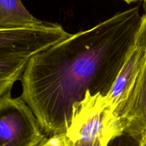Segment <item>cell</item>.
<instances>
[{"label":"cell","mask_w":146,"mask_h":146,"mask_svg":"<svg viewBox=\"0 0 146 146\" xmlns=\"http://www.w3.org/2000/svg\"><path fill=\"white\" fill-rule=\"evenodd\" d=\"M141 19L138 7L118 12L30 59L21 97L46 135L66 133L87 92L106 96L135 44Z\"/></svg>","instance_id":"6da1fadb"},{"label":"cell","mask_w":146,"mask_h":146,"mask_svg":"<svg viewBox=\"0 0 146 146\" xmlns=\"http://www.w3.org/2000/svg\"><path fill=\"white\" fill-rule=\"evenodd\" d=\"M48 137L25 101L9 92L0 98V146H39Z\"/></svg>","instance_id":"7a4b0ae2"},{"label":"cell","mask_w":146,"mask_h":146,"mask_svg":"<svg viewBox=\"0 0 146 146\" xmlns=\"http://www.w3.org/2000/svg\"><path fill=\"white\" fill-rule=\"evenodd\" d=\"M71 35L61 25L51 22L34 28L0 29V58H31Z\"/></svg>","instance_id":"3957f363"},{"label":"cell","mask_w":146,"mask_h":146,"mask_svg":"<svg viewBox=\"0 0 146 146\" xmlns=\"http://www.w3.org/2000/svg\"><path fill=\"white\" fill-rule=\"evenodd\" d=\"M123 134L138 142L146 134V62L127 101L104 127L108 142Z\"/></svg>","instance_id":"277c9868"},{"label":"cell","mask_w":146,"mask_h":146,"mask_svg":"<svg viewBox=\"0 0 146 146\" xmlns=\"http://www.w3.org/2000/svg\"><path fill=\"white\" fill-rule=\"evenodd\" d=\"M145 62L146 52L134 44L109 92L105 96L104 127L127 101Z\"/></svg>","instance_id":"5b68a950"},{"label":"cell","mask_w":146,"mask_h":146,"mask_svg":"<svg viewBox=\"0 0 146 146\" xmlns=\"http://www.w3.org/2000/svg\"><path fill=\"white\" fill-rule=\"evenodd\" d=\"M48 23L34 17L21 0H0V29L34 28Z\"/></svg>","instance_id":"8992f818"},{"label":"cell","mask_w":146,"mask_h":146,"mask_svg":"<svg viewBox=\"0 0 146 146\" xmlns=\"http://www.w3.org/2000/svg\"><path fill=\"white\" fill-rule=\"evenodd\" d=\"M30 59L19 56L0 58V98L11 92L14 83L21 80Z\"/></svg>","instance_id":"52a82bcc"},{"label":"cell","mask_w":146,"mask_h":146,"mask_svg":"<svg viewBox=\"0 0 146 146\" xmlns=\"http://www.w3.org/2000/svg\"><path fill=\"white\" fill-rule=\"evenodd\" d=\"M135 44L146 52V11L141 17L139 27L135 34Z\"/></svg>","instance_id":"ba28073f"},{"label":"cell","mask_w":146,"mask_h":146,"mask_svg":"<svg viewBox=\"0 0 146 146\" xmlns=\"http://www.w3.org/2000/svg\"><path fill=\"white\" fill-rule=\"evenodd\" d=\"M39 146H72V145L66 133H64L48 137Z\"/></svg>","instance_id":"9c48e42d"},{"label":"cell","mask_w":146,"mask_h":146,"mask_svg":"<svg viewBox=\"0 0 146 146\" xmlns=\"http://www.w3.org/2000/svg\"><path fill=\"white\" fill-rule=\"evenodd\" d=\"M108 146H138V142L128 135L123 134L111 140Z\"/></svg>","instance_id":"30bf717a"},{"label":"cell","mask_w":146,"mask_h":146,"mask_svg":"<svg viewBox=\"0 0 146 146\" xmlns=\"http://www.w3.org/2000/svg\"><path fill=\"white\" fill-rule=\"evenodd\" d=\"M138 146H146V134L142 138V140L138 142Z\"/></svg>","instance_id":"8fae6325"},{"label":"cell","mask_w":146,"mask_h":146,"mask_svg":"<svg viewBox=\"0 0 146 146\" xmlns=\"http://www.w3.org/2000/svg\"><path fill=\"white\" fill-rule=\"evenodd\" d=\"M123 1H125V2H127L128 4H130V3L135 2V1H138V0H123Z\"/></svg>","instance_id":"7c38bea8"},{"label":"cell","mask_w":146,"mask_h":146,"mask_svg":"<svg viewBox=\"0 0 146 146\" xmlns=\"http://www.w3.org/2000/svg\"><path fill=\"white\" fill-rule=\"evenodd\" d=\"M138 1H146V0H138Z\"/></svg>","instance_id":"4fadbf2b"}]
</instances>
